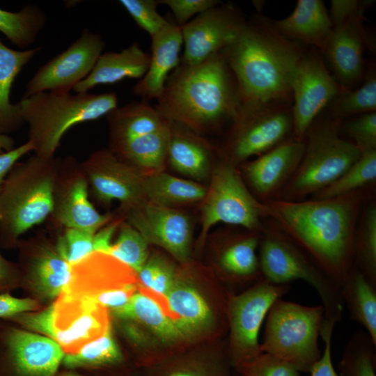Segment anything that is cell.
I'll use <instances>...</instances> for the list:
<instances>
[{"label": "cell", "mask_w": 376, "mask_h": 376, "mask_svg": "<svg viewBox=\"0 0 376 376\" xmlns=\"http://www.w3.org/2000/svg\"><path fill=\"white\" fill-rule=\"evenodd\" d=\"M304 150V141L290 138L242 164L244 176L257 199L264 203L276 198L297 169Z\"/></svg>", "instance_id": "44dd1931"}, {"label": "cell", "mask_w": 376, "mask_h": 376, "mask_svg": "<svg viewBox=\"0 0 376 376\" xmlns=\"http://www.w3.org/2000/svg\"><path fill=\"white\" fill-rule=\"evenodd\" d=\"M17 246L27 284L42 299L58 297L70 281L71 265L58 254L55 243L38 233L27 241L20 240Z\"/></svg>", "instance_id": "7402d4cb"}, {"label": "cell", "mask_w": 376, "mask_h": 376, "mask_svg": "<svg viewBox=\"0 0 376 376\" xmlns=\"http://www.w3.org/2000/svg\"><path fill=\"white\" fill-rule=\"evenodd\" d=\"M0 376H55L65 355L53 339L7 327L0 331Z\"/></svg>", "instance_id": "ac0fdd59"}, {"label": "cell", "mask_w": 376, "mask_h": 376, "mask_svg": "<svg viewBox=\"0 0 376 376\" xmlns=\"http://www.w3.org/2000/svg\"><path fill=\"white\" fill-rule=\"evenodd\" d=\"M151 39L148 70L132 89L133 94L146 102L157 100L170 74L180 63V52L183 45L181 26L169 20Z\"/></svg>", "instance_id": "cb8c5ba5"}, {"label": "cell", "mask_w": 376, "mask_h": 376, "mask_svg": "<svg viewBox=\"0 0 376 376\" xmlns=\"http://www.w3.org/2000/svg\"><path fill=\"white\" fill-rule=\"evenodd\" d=\"M170 139V126L140 134L109 146L108 149L119 159L143 174L164 170Z\"/></svg>", "instance_id": "f546056e"}, {"label": "cell", "mask_w": 376, "mask_h": 376, "mask_svg": "<svg viewBox=\"0 0 376 376\" xmlns=\"http://www.w3.org/2000/svg\"><path fill=\"white\" fill-rule=\"evenodd\" d=\"M170 139L167 162L178 173L203 180L210 177L216 148L203 136L175 122L169 121Z\"/></svg>", "instance_id": "d4e9b609"}, {"label": "cell", "mask_w": 376, "mask_h": 376, "mask_svg": "<svg viewBox=\"0 0 376 376\" xmlns=\"http://www.w3.org/2000/svg\"><path fill=\"white\" fill-rule=\"evenodd\" d=\"M15 148V141L8 134H0V154L8 152Z\"/></svg>", "instance_id": "6f0895ef"}, {"label": "cell", "mask_w": 376, "mask_h": 376, "mask_svg": "<svg viewBox=\"0 0 376 376\" xmlns=\"http://www.w3.org/2000/svg\"><path fill=\"white\" fill-rule=\"evenodd\" d=\"M60 162L33 153L13 166L0 191L1 247L17 246L22 235L47 220Z\"/></svg>", "instance_id": "277c9868"}, {"label": "cell", "mask_w": 376, "mask_h": 376, "mask_svg": "<svg viewBox=\"0 0 376 376\" xmlns=\"http://www.w3.org/2000/svg\"><path fill=\"white\" fill-rule=\"evenodd\" d=\"M108 254L127 265L137 273L149 258L148 243L141 234L125 220Z\"/></svg>", "instance_id": "ab89813d"}, {"label": "cell", "mask_w": 376, "mask_h": 376, "mask_svg": "<svg viewBox=\"0 0 376 376\" xmlns=\"http://www.w3.org/2000/svg\"><path fill=\"white\" fill-rule=\"evenodd\" d=\"M261 232L246 233L225 237L217 257V265L228 279L235 281H254L262 277L257 249Z\"/></svg>", "instance_id": "f1b7e54d"}, {"label": "cell", "mask_w": 376, "mask_h": 376, "mask_svg": "<svg viewBox=\"0 0 376 376\" xmlns=\"http://www.w3.org/2000/svg\"><path fill=\"white\" fill-rule=\"evenodd\" d=\"M41 49V47L13 49L0 38V134L8 135L24 123L19 102L13 104L10 101L11 88L23 68Z\"/></svg>", "instance_id": "4dcf8cb0"}, {"label": "cell", "mask_w": 376, "mask_h": 376, "mask_svg": "<svg viewBox=\"0 0 376 376\" xmlns=\"http://www.w3.org/2000/svg\"><path fill=\"white\" fill-rule=\"evenodd\" d=\"M123 213L148 244L160 246L182 263L188 261L193 231L191 222L184 212L147 200Z\"/></svg>", "instance_id": "d6986e66"}, {"label": "cell", "mask_w": 376, "mask_h": 376, "mask_svg": "<svg viewBox=\"0 0 376 376\" xmlns=\"http://www.w3.org/2000/svg\"><path fill=\"white\" fill-rule=\"evenodd\" d=\"M373 1L364 3L333 31L324 54L336 76L345 85H350L361 77L363 72V52L373 47L363 26L364 13Z\"/></svg>", "instance_id": "603a6c76"}, {"label": "cell", "mask_w": 376, "mask_h": 376, "mask_svg": "<svg viewBox=\"0 0 376 376\" xmlns=\"http://www.w3.org/2000/svg\"><path fill=\"white\" fill-rule=\"evenodd\" d=\"M52 306V339L65 354L111 331L108 310L94 301L62 292Z\"/></svg>", "instance_id": "ffe728a7"}, {"label": "cell", "mask_w": 376, "mask_h": 376, "mask_svg": "<svg viewBox=\"0 0 376 376\" xmlns=\"http://www.w3.org/2000/svg\"><path fill=\"white\" fill-rule=\"evenodd\" d=\"M136 274L143 288L162 297L166 296L177 279L173 266L157 255L148 258Z\"/></svg>", "instance_id": "b9f144b4"}, {"label": "cell", "mask_w": 376, "mask_h": 376, "mask_svg": "<svg viewBox=\"0 0 376 376\" xmlns=\"http://www.w3.org/2000/svg\"><path fill=\"white\" fill-rule=\"evenodd\" d=\"M345 90L330 75L318 54H305L292 84V138L304 141L318 115Z\"/></svg>", "instance_id": "e0dca14e"}, {"label": "cell", "mask_w": 376, "mask_h": 376, "mask_svg": "<svg viewBox=\"0 0 376 376\" xmlns=\"http://www.w3.org/2000/svg\"><path fill=\"white\" fill-rule=\"evenodd\" d=\"M150 54L137 42L120 52H107L98 58L88 75L73 88L76 93H88L102 84H112L125 79H141L146 73Z\"/></svg>", "instance_id": "484cf974"}, {"label": "cell", "mask_w": 376, "mask_h": 376, "mask_svg": "<svg viewBox=\"0 0 376 376\" xmlns=\"http://www.w3.org/2000/svg\"><path fill=\"white\" fill-rule=\"evenodd\" d=\"M290 288V284H277L262 277L244 292L229 296L228 350L234 367L253 360L262 353L258 341L262 324L274 303Z\"/></svg>", "instance_id": "7c38bea8"}, {"label": "cell", "mask_w": 376, "mask_h": 376, "mask_svg": "<svg viewBox=\"0 0 376 376\" xmlns=\"http://www.w3.org/2000/svg\"><path fill=\"white\" fill-rule=\"evenodd\" d=\"M332 334L333 331H330L320 334L324 343V352L311 368V376H339L334 370L331 360Z\"/></svg>", "instance_id": "816d5d0a"}, {"label": "cell", "mask_w": 376, "mask_h": 376, "mask_svg": "<svg viewBox=\"0 0 376 376\" xmlns=\"http://www.w3.org/2000/svg\"><path fill=\"white\" fill-rule=\"evenodd\" d=\"M258 249L263 277L277 284H289L297 279L309 284L322 303L321 329L334 330L343 311L340 287L272 221L263 225Z\"/></svg>", "instance_id": "8992f818"}, {"label": "cell", "mask_w": 376, "mask_h": 376, "mask_svg": "<svg viewBox=\"0 0 376 376\" xmlns=\"http://www.w3.org/2000/svg\"><path fill=\"white\" fill-rule=\"evenodd\" d=\"M340 291L350 318L365 328L376 345V285L355 267Z\"/></svg>", "instance_id": "836d02e7"}, {"label": "cell", "mask_w": 376, "mask_h": 376, "mask_svg": "<svg viewBox=\"0 0 376 376\" xmlns=\"http://www.w3.org/2000/svg\"><path fill=\"white\" fill-rule=\"evenodd\" d=\"M95 233L83 228H63L55 242L56 251L70 265L75 264L93 252Z\"/></svg>", "instance_id": "ee69618b"}, {"label": "cell", "mask_w": 376, "mask_h": 376, "mask_svg": "<svg viewBox=\"0 0 376 376\" xmlns=\"http://www.w3.org/2000/svg\"><path fill=\"white\" fill-rule=\"evenodd\" d=\"M104 46L100 34L84 29L67 49L38 69L27 82L22 97L45 91L69 93L91 72Z\"/></svg>", "instance_id": "5bb4252c"}, {"label": "cell", "mask_w": 376, "mask_h": 376, "mask_svg": "<svg viewBox=\"0 0 376 376\" xmlns=\"http://www.w3.org/2000/svg\"><path fill=\"white\" fill-rule=\"evenodd\" d=\"M221 52L237 80L241 109L290 103L292 81L305 53L272 21L261 15L247 19L237 38Z\"/></svg>", "instance_id": "7a4b0ae2"}, {"label": "cell", "mask_w": 376, "mask_h": 376, "mask_svg": "<svg viewBox=\"0 0 376 376\" xmlns=\"http://www.w3.org/2000/svg\"><path fill=\"white\" fill-rule=\"evenodd\" d=\"M81 162L88 180L89 194L98 204L109 205L116 201L123 212L147 201L145 174L108 148L93 152Z\"/></svg>", "instance_id": "9a60e30c"}, {"label": "cell", "mask_w": 376, "mask_h": 376, "mask_svg": "<svg viewBox=\"0 0 376 376\" xmlns=\"http://www.w3.org/2000/svg\"><path fill=\"white\" fill-rule=\"evenodd\" d=\"M375 346L367 332L358 331L348 341L338 363L343 376H376Z\"/></svg>", "instance_id": "f35d334b"}, {"label": "cell", "mask_w": 376, "mask_h": 376, "mask_svg": "<svg viewBox=\"0 0 376 376\" xmlns=\"http://www.w3.org/2000/svg\"><path fill=\"white\" fill-rule=\"evenodd\" d=\"M112 312L120 319L143 326L164 342L185 338L166 307L146 290L136 292L127 304Z\"/></svg>", "instance_id": "1f68e13d"}, {"label": "cell", "mask_w": 376, "mask_h": 376, "mask_svg": "<svg viewBox=\"0 0 376 376\" xmlns=\"http://www.w3.org/2000/svg\"><path fill=\"white\" fill-rule=\"evenodd\" d=\"M351 142L361 152L376 150V113H363L343 125Z\"/></svg>", "instance_id": "7dc6e473"}, {"label": "cell", "mask_w": 376, "mask_h": 376, "mask_svg": "<svg viewBox=\"0 0 376 376\" xmlns=\"http://www.w3.org/2000/svg\"><path fill=\"white\" fill-rule=\"evenodd\" d=\"M333 117L340 118L376 110V77L373 72L363 85L353 91L345 90L332 101Z\"/></svg>", "instance_id": "60d3db41"}, {"label": "cell", "mask_w": 376, "mask_h": 376, "mask_svg": "<svg viewBox=\"0 0 376 376\" xmlns=\"http://www.w3.org/2000/svg\"><path fill=\"white\" fill-rule=\"evenodd\" d=\"M207 189L201 183L173 176L164 171L144 176L146 199L169 207L203 201Z\"/></svg>", "instance_id": "d6a6232c"}, {"label": "cell", "mask_w": 376, "mask_h": 376, "mask_svg": "<svg viewBox=\"0 0 376 376\" xmlns=\"http://www.w3.org/2000/svg\"><path fill=\"white\" fill-rule=\"evenodd\" d=\"M53 306L36 313H22L6 320L15 322L28 330L36 331L42 336L53 338Z\"/></svg>", "instance_id": "681fc988"}, {"label": "cell", "mask_w": 376, "mask_h": 376, "mask_svg": "<svg viewBox=\"0 0 376 376\" xmlns=\"http://www.w3.org/2000/svg\"><path fill=\"white\" fill-rule=\"evenodd\" d=\"M159 4L167 6L171 10L176 24L182 26L194 16L221 3L218 0H159Z\"/></svg>", "instance_id": "c3c4849f"}, {"label": "cell", "mask_w": 376, "mask_h": 376, "mask_svg": "<svg viewBox=\"0 0 376 376\" xmlns=\"http://www.w3.org/2000/svg\"><path fill=\"white\" fill-rule=\"evenodd\" d=\"M322 305L308 306L277 299L266 320L262 352L309 373L320 358L318 338L324 320Z\"/></svg>", "instance_id": "ba28073f"}, {"label": "cell", "mask_w": 376, "mask_h": 376, "mask_svg": "<svg viewBox=\"0 0 376 376\" xmlns=\"http://www.w3.org/2000/svg\"><path fill=\"white\" fill-rule=\"evenodd\" d=\"M156 101L164 118L201 136L228 129L242 107L237 80L221 52L197 64L180 63Z\"/></svg>", "instance_id": "3957f363"}, {"label": "cell", "mask_w": 376, "mask_h": 376, "mask_svg": "<svg viewBox=\"0 0 376 376\" xmlns=\"http://www.w3.org/2000/svg\"><path fill=\"white\" fill-rule=\"evenodd\" d=\"M375 179L376 150L363 152L344 173L314 194L313 198H328L359 191Z\"/></svg>", "instance_id": "74e56055"}, {"label": "cell", "mask_w": 376, "mask_h": 376, "mask_svg": "<svg viewBox=\"0 0 376 376\" xmlns=\"http://www.w3.org/2000/svg\"><path fill=\"white\" fill-rule=\"evenodd\" d=\"M139 285L136 273L127 265L93 251L71 265L70 281L62 292L113 311L127 304Z\"/></svg>", "instance_id": "8fae6325"}, {"label": "cell", "mask_w": 376, "mask_h": 376, "mask_svg": "<svg viewBox=\"0 0 376 376\" xmlns=\"http://www.w3.org/2000/svg\"><path fill=\"white\" fill-rule=\"evenodd\" d=\"M33 146L26 141L14 149L0 154V191L8 173L15 163L28 153L33 152Z\"/></svg>", "instance_id": "db71d44e"}, {"label": "cell", "mask_w": 376, "mask_h": 376, "mask_svg": "<svg viewBox=\"0 0 376 376\" xmlns=\"http://www.w3.org/2000/svg\"><path fill=\"white\" fill-rule=\"evenodd\" d=\"M354 255L355 267L376 285V205L371 203L363 210L357 227Z\"/></svg>", "instance_id": "8d00e7d4"}, {"label": "cell", "mask_w": 376, "mask_h": 376, "mask_svg": "<svg viewBox=\"0 0 376 376\" xmlns=\"http://www.w3.org/2000/svg\"><path fill=\"white\" fill-rule=\"evenodd\" d=\"M38 304L30 298H17L8 292L0 294V318L8 319L22 313L38 309Z\"/></svg>", "instance_id": "f907efd6"}, {"label": "cell", "mask_w": 376, "mask_h": 376, "mask_svg": "<svg viewBox=\"0 0 376 376\" xmlns=\"http://www.w3.org/2000/svg\"><path fill=\"white\" fill-rule=\"evenodd\" d=\"M361 192L311 200L263 203L270 219L340 288L355 267L354 242Z\"/></svg>", "instance_id": "6da1fadb"}, {"label": "cell", "mask_w": 376, "mask_h": 376, "mask_svg": "<svg viewBox=\"0 0 376 376\" xmlns=\"http://www.w3.org/2000/svg\"><path fill=\"white\" fill-rule=\"evenodd\" d=\"M34 154L55 156L64 134L73 126L106 116L118 107L114 92L92 94L41 92L19 102Z\"/></svg>", "instance_id": "5b68a950"}, {"label": "cell", "mask_w": 376, "mask_h": 376, "mask_svg": "<svg viewBox=\"0 0 376 376\" xmlns=\"http://www.w3.org/2000/svg\"><path fill=\"white\" fill-rule=\"evenodd\" d=\"M164 298L166 308L187 338L213 327L216 323L214 310L192 285L176 279Z\"/></svg>", "instance_id": "83f0119b"}, {"label": "cell", "mask_w": 376, "mask_h": 376, "mask_svg": "<svg viewBox=\"0 0 376 376\" xmlns=\"http://www.w3.org/2000/svg\"><path fill=\"white\" fill-rule=\"evenodd\" d=\"M365 1L332 0L329 17L333 27L342 23L345 19L357 11Z\"/></svg>", "instance_id": "11a10c76"}, {"label": "cell", "mask_w": 376, "mask_h": 376, "mask_svg": "<svg viewBox=\"0 0 376 376\" xmlns=\"http://www.w3.org/2000/svg\"><path fill=\"white\" fill-rule=\"evenodd\" d=\"M290 103H275L241 109L228 127L217 152L221 159L237 166L279 145L292 132Z\"/></svg>", "instance_id": "30bf717a"}, {"label": "cell", "mask_w": 376, "mask_h": 376, "mask_svg": "<svg viewBox=\"0 0 376 376\" xmlns=\"http://www.w3.org/2000/svg\"><path fill=\"white\" fill-rule=\"evenodd\" d=\"M233 366L230 353L217 355L204 363H178L164 366L151 372L150 376H232Z\"/></svg>", "instance_id": "7bdbcfd3"}, {"label": "cell", "mask_w": 376, "mask_h": 376, "mask_svg": "<svg viewBox=\"0 0 376 376\" xmlns=\"http://www.w3.org/2000/svg\"><path fill=\"white\" fill-rule=\"evenodd\" d=\"M60 376H82V375L72 373H66L61 375Z\"/></svg>", "instance_id": "680465c9"}, {"label": "cell", "mask_w": 376, "mask_h": 376, "mask_svg": "<svg viewBox=\"0 0 376 376\" xmlns=\"http://www.w3.org/2000/svg\"><path fill=\"white\" fill-rule=\"evenodd\" d=\"M19 273L18 266L6 260L0 253V291L15 285Z\"/></svg>", "instance_id": "9f6ffc18"}, {"label": "cell", "mask_w": 376, "mask_h": 376, "mask_svg": "<svg viewBox=\"0 0 376 376\" xmlns=\"http://www.w3.org/2000/svg\"><path fill=\"white\" fill-rule=\"evenodd\" d=\"M124 220L123 216H120L115 219L113 218L109 223L95 232L93 240V251L109 253L113 244L112 240L114 234Z\"/></svg>", "instance_id": "f5cc1de1"}, {"label": "cell", "mask_w": 376, "mask_h": 376, "mask_svg": "<svg viewBox=\"0 0 376 376\" xmlns=\"http://www.w3.org/2000/svg\"><path fill=\"white\" fill-rule=\"evenodd\" d=\"M340 120L333 116L311 125L304 139L301 162L276 199L301 201L314 195L359 158L361 152L350 141L340 136Z\"/></svg>", "instance_id": "52a82bcc"}, {"label": "cell", "mask_w": 376, "mask_h": 376, "mask_svg": "<svg viewBox=\"0 0 376 376\" xmlns=\"http://www.w3.org/2000/svg\"><path fill=\"white\" fill-rule=\"evenodd\" d=\"M203 199L198 245L218 223L261 232L267 218L263 203L250 191L236 166L221 158L214 164Z\"/></svg>", "instance_id": "9c48e42d"}, {"label": "cell", "mask_w": 376, "mask_h": 376, "mask_svg": "<svg viewBox=\"0 0 376 376\" xmlns=\"http://www.w3.org/2000/svg\"><path fill=\"white\" fill-rule=\"evenodd\" d=\"M235 368L242 376H299L300 373L292 365L264 352Z\"/></svg>", "instance_id": "bcb514c9"}, {"label": "cell", "mask_w": 376, "mask_h": 376, "mask_svg": "<svg viewBox=\"0 0 376 376\" xmlns=\"http://www.w3.org/2000/svg\"><path fill=\"white\" fill-rule=\"evenodd\" d=\"M89 195L81 162L72 155L61 158L53 191L52 210L47 219L51 228H78L96 232L109 223L113 216L100 213Z\"/></svg>", "instance_id": "4fadbf2b"}, {"label": "cell", "mask_w": 376, "mask_h": 376, "mask_svg": "<svg viewBox=\"0 0 376 376\" xmlns=\"http://www.w3.org/2000/svg\"><path fill=\"white\" fill-rule=\"evenodd\" d=\"M47 15L41 8L29 3L17 12L0 8V32L15 47H29L45 27Z\"/></svg>", "instance_id": "e575fe53"}, {"label": "cell", "mask_w": 376, "mask_h": 376, "mask_svg": "<svg viewBox=\"0 0 376 376\" xmlns=\"http://www.w3.org/2000/svg\"><path fill=\"white\" fill-rule=\"evenodd\" d=\"M118 2L136 24L150 37L169 22L157 10L159 5V0H120Z\"/></svg>", "instance_id": "f6af8a7d"}, {"label": "cell", "mask_w": 376, "mask_h": 376, "mask_svg": "<svg viewBox=\"0 0 376 376\" xmlns=\"http://www.w3.org/2000/svg\"><path fill=\"white\" fill-rule=\"evenodd\" d=\"M272 22L285 37L313 45L322 53L333 31L329 14L320 0H299L288 17Z\"/></svg>", "instance_id": "4316f807"}, {"label": "cell", "mask_w": 376, "mask_h": 376, "mask_svg": "<svg viewBox=\"0 0 376 376\" xmlns=\"http://www.w3.org/2000/svg\"><path fill=\"white\" fill-rule=\"evenodd\" d=\"M125 357L111 331L74 353L65 354L62 363L68 368L107 370L120 368Z\"/></svg>", "instance_id": "d590c367"}, {"label": "cell", "mask_w": 376, "mask_h": 376, "mask_svg": "<svg viewBox=\"0 0 376 376\" xmlns=\"http://www.w3.org/2000/svg\"><path fill=\"white\" fill-rule=\"evenodd\" d=\"M246 19L233 3H221L181 26L184 52L180 63L194 65L222 52L239 36Z\"/></svg>", "instance_id": "2e32d148"}]
</instances>
